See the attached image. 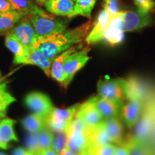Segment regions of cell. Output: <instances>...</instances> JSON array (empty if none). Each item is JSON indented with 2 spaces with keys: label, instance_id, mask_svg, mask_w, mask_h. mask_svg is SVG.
Listing matches in <instances>:
<instances>
[{
  "label": "cell",
  "instance_id": "6da1fadb",
  "mask_svg": "<svg viewBox=\"0 0 155 155\" xmlns=\"http://www.w3.org/2000/svg\"><path fill=\"white\" fill-rule=\"evenodd\" d=\"M93 25L94 23L88 21L63 33L36 35L30 48L38 50L46 58L53 61L59 54L75 45L82 42L91 30Z\"/></svg>",
  "mask_w": 155,
  "mask_h": 155
},
{
  "label": "cell",
  "instance_id": "7a4b0ae2",
  "mask_svg": "<svg viewBox=\"0 0 155 155\" xmlns=\"http://www.w3.org/2000/svg\"><path fill=\"white\" fill-rule=\"evenodd\" d=\"M28 17L38 36L63 33L67 30L69 22L68 19H58L52 15L48 17L40 15Z\"/></svg>",
  "mask_w": 155,
  "mask_h": 155
},
{
  "label": "cell",
  "instance_id": "3957f363",
  "mask_svg": "<svg viewBox=\"0 0 155 155\" xmlns=\"http://www.w3.org/2000/svg\"><path fill=\"white\" fill-rule=\"evenodd\" d=\"M98 96L117 103L123 106L127 99V81L124 78L100 80L97 84Z\"/></svg>",
  "mask_w": 155,
  "mask_h": 155
},
{
  "label": "cell",
  "instance_id": "277c9868",
  "mask_svg": "<svg viewBox=\"0 0 155 155\" xmlns=\"http://www.w3.org/2000/svg\"><path fill=\"white\" fill-rule=\"evenodd\" d=\"M80 104H76L66 108H53L46 117L47 127L56 133L66 132L70 124L76 115Z\"/></svg>",
  "mask_w": 155,
  "mask_h": 155
},
{
  "label": "cell",
  "instance_id": "5b68a950",
  "mask_svg": "<svg viewBox=\"0 0 155 155\" xmlns=\"http://www.w3.org/2000/svg\"><path fill=\"white\" fill-rule=\"evenodd\" d=\"M91 50L89 47H86L70 55L65 60L64 64V83L63 87L66 88L73 81L75 75L82 69L90 59L88 53Z\"/></svg>",
  "mask_w": 155,
  "mask_h": 155
},
{
  "label": "cell",
  "instance_id": "8992f818",
  "mask_svg": "<svg viewBox=\"0 0 155 155\" xmlns=\"http://www.w3.org/2000/svg\"><path fill=\"white\" fill-rule=\"evenodd\" d=\"M121 28L124 32H131L146 28L152 23L150 14H141L138 11H120Z\"/></svg>",
  "mask_w": 155,
  "mask_h": 155
},
{
  "label": "cell",
  "instance_id": "52a82bcc",
  "mask_svg": "<svg viewBox=\"0 0 155 155\" xmlns=\"http://www.w3.org/2000/svg\"><path fill=\"white\" fill-rule=\"evenodd\" d=\"M25 104L35 114L47 117L54 106L50 97L41 92H31L25 96Z\"/></svg>",
  "mask_w": 155,
  "mask_h": 155
},
{
  "label": "cell",
  "instance_id": "ba28073f",
  "mask_svg": "<svg viewBox=\"0 0 155 155\" xmlns=\"http://www.w3.org/2000/svg\"><path fill=\"white\" fill-rule=\"evenodd\" d=\"M7 33L15 36L27 48L31 47L37 35L28 16L23 17Z\"/></svg>",
  "mask_w": 155,
  "mask_h": 155
},
{
  "label": "cell",
  "instance_id": "9c48e42d",
  "mask_svg": "<svg viewBox=\"0 0 155 155\" xmlns=\"http://www.w3.org/2000/svg\"><path fill=\"white\" fill-rule=\"evenodd\" d=\"M76 116L84 122L88 129L97 127L104 121L96 106L90 98L81 104Z\"/></svg>",
  "mask_w": 155,
  "mask_h": 155
},
{
  "label": "cell",
  "instance_id": "30bf717a",
  "mask_svg": "<svg viewBox=\"0 0 155 155\" xmlns=\"http://www.w3.org/2000/svg\"><path fill=\"white\" fill-rule=\"evenodd\" d=\"M66 134L67 146L75 154H78L90 148L88 131H82L68 127Z\"/></svg>",
  "mask_w": 155,
  "mask_h": 155
},
{
  "label": "cell",
  "instance_id": "8fae6325",
  "mask_svg": "<svg viewBox=\"0 0 155 155\" xmlns=\"http://www.w3.org/2000/svg\"><path fill=\"white\" fill-rule=\"evenodd\" d=\"M110 15L106 11L103 9L98 15L96 22H94L93 28L86 38V42L88 44H96L97 42L104 40V35H105L106 29L108 28L109 23Z\"/></svg>",
  "mask_w": 155,
  "mask_h": 155
},
{
  "label": "cell",
  "instance_id": "7c38bea8",
  "mask_svg": "<svg viewBox=\"0 0 155 155\" xmlns=\"http://www.w3.org/2000/svg\"><path fill=\"white\" fill-rule=\"evenodd\" d=\"M81 48V45L78 44L72 46L63 52V53L59 54L58 56L54 58L52 61L51 68H50V75L51 78L54 80L57 81L62 86H63L64 83V64H65V60L70 55L77 51V50H80Z\"/></svg>",
  "mask_w": 155,
  "mask_h": 155
},
{
  "label": "cell",
  "instance_id": "4fadbf2b",
  "mask_svg": "<svg viewBox=\"0 0 155 155\" xmlns=\"http://www.w3.org/2000/svg\"><path fill=\"white\" fill-rule=\"evenodd\" d=\"M90 99L96 106L104 120L117 117L122 108L117 103L99 96H92Z\"/></svg>",
  "mask_w": 155,
  "mask_h": 155
},
{
  "label": "cell",
  "instance_id": "5bb4252c",
  "mask_svg": "<svg viewBox=\"0 0 155 155\" xmlns=\"http://www.w3.org/2000/svg\"><path fill=\"white\" fill-rule=\"evenodd\" d=\"M119 13L111 15L108 28L104 35V40L112 46L121 43L124 38V32L122 30L121 19Z\"/></svg>",
  "mask_w": 155,
  "mask_h": 155
},
{
  "label": "cell",
  "instance_id": "9a60e30c",
  "mask_svg": "<svg viewBox=\"0 0 155 155\" xmlns=\"http://www.w3.org/2000/svg\"><path fill=\"white\" fill-rule=\"evenodd\" d=\"M141 101L136 98H129V102L122 106V115L129 129H132L138 122L141 111Z\"/></svg>",
  "mask_w": 155,
  "mask_h": 155
},
{
  "label": "cell",
  "instance_id": "2e32d148",
  "mask_svg": "<svg viewBox=\"0 0 155 155\" xmlns=\"http://www.w3.org/2000/svg\"><path fill=\"white\" fill-rule=\"evenodd\" d=\"M15 11L19 13L22 17L31 15H40L48 17L50 14L40 8L35 2V0H9Z\"/></svg>",
  "mask_w": 155,
  "mask_h": 155
},
{
  "label": "cell",
  "instance_id": "e0dca14e",
  "mask_svg": "<svg viewBox=\"0 0 155 155\" xmlns=\"http://www.w3.org/2000/svg\"><path fill=\"white\" fill-rule=\"evenodd\" d=\"M135 135L134 137L143 142L151 135L155 126V116L151 111L144 112L142 117L136 124Z\"/></svg>",
  "mask_w": 155,
  "mask_h": 155
},
{
  "label": "cell",
  "instance_id": "ac0fdd59",
  "mask_svg": "<svg viewBox=\"0 0 155 155\" xmlns=\"http://www.w3.org/2000/svg\"><path fill=\"white\" fill-rule=\"evenodd\" d=\"M5 45L14 54V64H26L29 48L23 45L15 36L9 33L6 35Z\"/></svg>",
  "mask_w": 155,
  "mask_h": 155
},
{
  "label": "cell",
  "instance_id": "d6986e66",
  "mask_svg": "<svg viewBox=\"0 0 155 155\" xmlns=\"http://www.w3.org/2000/svg\"><path fill=\"white\" fill-rule=\"evenodd\" d=\"M16 121L6 118L0 122V149L7 150L11 141H18L14 126Z\"/></svg>",
  "mask_w": 155,
  "mask_h": 155
},
{
  "label": "cell",
  "instance_id": "ffe728a7",
  "mask_svg": "<svg viewBox=\"0 0 155 155\" xmlns=\"http://www.w3.org/2000/svg\"><path fill=\"white\" fill-rule=\"evenodd\" d=\"M73 0H50L44 5L48 12L55 16L71 17L74 9Z\"/></svg>",
  "mask_w": 155,
  "mask_h": 155
},
{
  "label": "cell",
  "instance_id": "44dd1931",
  "mask_svg": "<svg viewBox=\"0 0 155 155\" xmlns=\"http://www.w3.org/2000/svg\"><path fill=\"white\" fill-rule=\"evenodd\" d=\"M102 124L108 134L111 144H122L124 129L120 119L117 117H114L104 120Z\"/></svg>",
  "mask_w": 155,
  "mask_h": 155
},
{
  "label": "cell",
  "instance_id": "7402d4cb",
  "mask_svg": "<svg viewBox=\"0 0 155 155\" xmlns=\"http://www.w3.org/2000/svg\"><path fill=\"white\" fill-rule=\"evenodd\" d=\"M52 60L46 58L43 54L33 48H28V55L26 64L37 65L40 68L47 76L50 75Z\"/></svg>",
  "mask_w": 155,
  "mask_h": 155
},
{
  "label": "cell",
  "instance_id": "603a6c76",
  "mask_svg": "<svg viewBox=\"0 0 155 155\" xmlns=\"http://www.w3.org/2000/svg\"><path fill=\"white\" fill-rule=\"evenodd\" d=\"M88 136L91 149L97 148L111 143L108 134L102 124V122L97 127L88 129Z\"/></svg>",
  "mask_w": 155,
  "mask_h": 155
},
{
  "label": "cell",
  "instance_id": "cb8c5ba5",
  "mask_svg": "<svg viewBox=\"0 0 155 155\" xmlns=\"http://www.w3.org/2000/svg\"><path fill=\"white\" fill-rule=\"evenodd\" d=\"M22 124L29 133H38L48 127L45 116L35 113L24 118L22 120Z\"/></svg>",
  "mask_w": 155,
  "mask_h": 155
},
{
  "label": "cell",
  "instance_id": "d4e9b609",
  "mask_svg": "<svg viewBox=\"0 0 155 155\" xmlns=\"http://www.w3.org/2000/svg\"><path fill=\"white\" fill-rule=\"evenodd\" d=\"M22 17L15 10L0 13V33L8 32Z\"/></svg>",
  "mask_w": 155,
  "mask_h": 155
},
{
  "label": "cell",
  "instance_id": "484cf974",
  "mask_svg": "<svg viewBox=\"0 0 155 155\" xmlns=\"http://www.w3.org/2000/svg\"><path fill=\"white\" fill-rule=\"evenodd\" d=\"M96 0H76L74 9L70 18L76 16H83L91 18L92 9H94Z\"/></svg>",
  "mask_w": 155,
  "mask_h": 155
},
{
  "label": "cell",
  "instance_id": "4316f807",
  "mask_svg": "<svg viewBox=\"0 0 155 155\" xmlns=\"http://www.w3.org/2000/svg\"><path fill=\"white\" fill-rule=\"evenodd\" d=\"M124 144L129 150V155H154L144 142L134 137L129 138Z\"/></svg>",
  "mask_w": 155,
  "mask_h": 155
},
{
  "label": "cell",
  "instance_id": "83f0119b",
  "mask_svg": "<svg viewBox=\"0 0 155 155\" xmlns=\"http://www.w3.org/2000/svg\"><path fill=\"white\" fill-rule=\"evenodd\" d=\"M38 141L40 152L52 148L54 140V135L53 131L48 128L42 129V131L37 133Z\"/></svg>",
  "mask_w": 155,
  "mask_h": 155
},
{
  "label": "cell",
  "instance_id": "f1b7e54d",
  "mask_svg": "<svg viewBox=\"0 0 155 155\" xmlns=\"http://www.w3.org/2000/svg\"><path fill=\"white\" fill-rule=\"evenodd\" d=\"M16 101V98L7 90L0 92V119L5 117L9 105Z\"/></svg>",
  "mask_w": 155,
  "mask_h": 155
},
{
  "label": "cell",
  "instance_id": "f546056e",
  "mask_svg": "<svg viewBox=\"0 0 155 155\" xmlns=\"http://www.w3.org/2000/svg\"><path fill=\"white\" fill-rule=\"evenodd\" d=\"M26 150L31 155H39L40 154L37 133H29L26 138Z\"/></svg>",
  "mask_w": 155,
  "mask_h": 155
},
{
  "label": "cell",
  "instance_id": "4dcf8cb0",
  "mask_svg": "<svg viewBox=\"0 0 155 155\" xmlns=\"http://www.w3.org/2000/svg\"><path fill=\"white\" fill-rule=\"evenodd\" d=\"M137 11L141 14H149L155 7V2L154 0H134Z\"/></svg>",
  "mask_w": 155,
  "mask_h": 155
},
{
  "label": "cell",
  "instance_id": "1f68e13d",
  "mask_svg": "<svg viewBox=\"0 0 155 155\" xmlns=\"http://www.w3.org/2000/svg\"><path fill=\"white\" fill-rule=\"evenodd\" d=\"M57 134H58L56 135V137H54L52 149L58 154H59V153L61 152V150L67 144V134L66 132H61Z\"/></svg>",
  "mask_w": 155,
  "mask_h": 155
},
{
  "label": "cell",
  "instance_id": "d6a6232c",
  "mask_svg": "<svg viewBox=\"0 0 155 155\" xmlns=\"http://www.w3.org/2000/svg\"><path fill=\"white\" fill-rule=\"evenodd\" d=\"M103 7L111 16L118 14L120 12L118 0H104Z\"/></svg>",
  "mask_w": 155,
  "mask_h": 155
},
{
  "label": "cell",
  "instance_id": "836d02e7",
  "mask_svg": "<svg viewBox=\"0 0 155 155\" xmlns=\"http://www.w3.org/2000/svg\"><path fill=\"white\" fill-rule=\"evenodd\" d=\"M115 145L110 143V144L97 147V148H90V150L92 151L95 155H114V151H115Z\"/></svg>",
  "mask_w": 155,
  "mask_h": 155
},
{
  "label": "cell",
  "instance_id": "e575fe53",
  "mask_svg": "<svg viewBox=\"0 0 155 155\" xmlns=\"http://www.w3.org/2000/svg\"><path fill=\"white\" fill-rule=\"evenodd\" d=\"M14 10L15 9L9 0H0V13L7 12Z\"/></svg>",
  "mask_w": 155,
  "mask_h": 155
},
{
  "label": "cell",
  "instance_id": "d590c367",
  "mask_svg": "<svg viewBox=\"0 0 155 155\" xmlns=\"http://www.w3.org/2000/svg\"><path fill=\"white\" fill-rule=\"evenodd\" d=\"M114 155H129V152L125 144H123L115 147Z\"/></svg>",
  "mask_w": 155,
  "mask_h": 155
},
{
  "label": "cell",
  "instance_id": "8d00e7d4",
  "mask_svg": "<svg viewBox=\"0 0 155 155\" xmlns=\"http://www.w3.org/2000/svg\"><path fill=\"white\" fill-rule=\"evenodd\" d=\"M12 155H31L28 152L26 149L22 148V147H17L13 151Z\"/></svg>",
  "mask_w": 155,
  "mask_h": 155
},
{
  "label": "cell",
  "instance_id": "74e56055",
  "mask_svg": "<svg viewBox=\"0 0 155 155\" xmlns=\"http://www.w3.org/2000/svg\"><path fill=\"white\" fill-rule=\"evenodd\" d=\"M58 155H78V154H75V153L73 152L72 150H70L69 147H68L66 144V146L64 147Z\"/></svg>",
  "mask_w": 155,
  "mask_h": 155
},
{
  "label": "cell",
  "instance_id": "f35d334b",
  "mask_svg": "<svg viewBox=\"0 0 155 155\" xmlns=\"http://www.w3.org/2000/svg\"><path fill=\"white\" fill-rule=\"evenodd\" d=\"M39 155H58L53 149L50 148L48 149L47 150H45L43 152H42Z\"/></svg>",
  "mask_w": 155,
  "mask_h": 155
},
{
  "label": "cell",
  "instance_id": "ab89813d",
  "mask_svg": "<svg viewBox=\"0 0 155 155\" xmlns=\"http://www.w3.org/2000/svg\"><path fill=\"white\" fill-rule=\"evenodd\" d=\"M7 81H0V92H2L4 91L7 90Z\"/></svg>",
  "mask_w": 155,
  "mask_h": 155
},
{
  "label": "cell",
  "instance_id": "60d3db41",
  "mask_svg": "<svg viewBox=\"0 0 155 155\" xmlns=\"http://www.w3.org/2000/svg\"><path fill=\"white\" fill-rule=\"evenodd\" d=\"M78 155H95V154L93 153L92 151L90 150V148H89L88 150H86L84 151V152L80 153V154H78Z\"/></svg>",
  "mask_w": 155,
  "mask_h": 155
},
{
  "label": "cell",
  "instance_id": "b9f144b4",
  "mask_svg": "<svg viewBox=\"0 0 155 155\" xmlns=\"http://www.w3.org/2000/svg\"><path fill=\"white\" fill-rule=\"evenodd\" d=\"M35 1L36 2V3L38 4V5L40 6H44L46 3L48 2L50 0H35Z\"/></svg>",
  "mask_w": 155,
  "mask_h": 155
},
{
  "label": "cell",
  "instance_id": "7bdbcfd3",
  "mask_svg": "<svg viewBox=\"0 0 155 155\" xmlns=\"http://www.w3.org/2000/svg\"><path fill=\"white\" fill-rule=\"evenodd\" d=\"M0 155H6V154H3V153H1V152H0Z\"/></svg>",
  "mask_w": 155,
  "mask_h": 155
},
{
  "label": "cell",
  "instance_id": "ee69618b",
  "mask_svg": "<svg viewBox=\"0 0 155 155\" xmlns=\"http://www.w3.org/2000/svg\"><path fill=\"white\" fill-rule=\"evenodd\" d=\"M73 2H75V1H76V0H73Z\"/></svg>",
  "mask_w": 155,
  "mask_h": 155
},
{
  "label": "cell",
  "instance_id": "f6af8a7d",
  "mask_svg": "<svg viewBox=\"0 0 155 155\" xmlns=\"http://www.w3.org/2000/svg\"><path fill=\"white\" fill-rule=\"evenodd\" d=\"M0 75H1V73H0Z\"/></svg>",
  "mask_w": 155,
  "mask_h": 155
}]
</instances>
